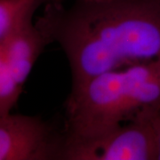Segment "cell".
I'll list each match as a JSON object with an SVG mask.
<instances>
[{
    "instance_id": "obj_1",
    "label": "cell",
    "mask_w": 160,
    "mask_h": 160,
    "mask_svg": "<svg viewBox=\"0 0 160 160\" xmlns=\"http://www.w3.org/2000/svg\"><path fill=\"white\" fill-rule=\"evenodd\" d=\"M36 27L68 59L71 88L108 71L160 60V0H62L45 5Z\"/></svg>"
},
{
    "instance_id": "obj_2",
    "label": "cell",
    "mask_w": 160,
    "mask_h": 160,
    "mask_svg": "<svg viewBox=\"0 0 160 160\" xmlns=\"http://www.w3.org/2000/svg\"><path fill=\"white\" fill-rule=\"evenodd\" d=\"M160 107V60L108 71L71 88L65 134L90 137Z\"/></svg>"
},
{
    "instance_id": "obj_3",
    "label": "cell",
    "mask_w": 160,
    "mask_h": 160,
    "mask_svg": "<svg viewBox=\"0 0 160 160\" xmlns=\"http://www.w3.org/2000/svg\"><path fill=\"white\" fill-rule=\"evenodd\" d=\"M160 107L90 137L65 134L62 160H157L154 119Z\"/></svg>"
},
{
    "instance_id": "obj_4",
    "label": "cell",
    "mask_w": 160,
    "mask_h": 160,
    "mask_svg": "<svg viewBox=\"0 0 160 160\" xmlns=\"http://www.w3.org/2000/svg\"><path fill=\"white\" fill-rule=\"evenodd\" d=\"M65 131L39 116L0 117V160H62Z\"/></svg>"
},
{
    "instance_id": "obj_5",
    "label": "cell",
    "mask_w": 160,
    "mask_h": 160,
    "mask_svg": "<svg viewBox=\"0 0 160 160\" xmlns=\"http://www.w3.org/2000/svg\"><path fill=\"white\" fill-rule=\"evenodd\" d=\"M48 46L32 22L6 40V58L0 72V117L11 113L32 68Z\"/></svg>"
},
{
    "instance_id": "obj_6",
    "label": "cell",
    "mask_w": 160,
    "mask_h": 160,
    "mask_svg": "<svg viewBox=\"0 0 160 160\" xmlns=\"http://www.w3.org/2000/svg\"><path fill=\"white\" fill-rule=\"evenodd\" d=\"M51 0H0V45L26 23L36 11Z\"/></svg>"
},
{
    "instance_id": "obj_7",
    "label": "cell",
    "mask_w": 160,
    "mask_h": 160,
    "mask_svg": "<svg viewBox=\"0 0 160 160\" xmlns=\"http://www.w3.org/2000/svg\"><path fill=\"white\" fill-rule=\"evenodd\" d=\"M154 124L157 139V160H160V109H158L155 116Z\"/></svg>"
}]
</instances>
